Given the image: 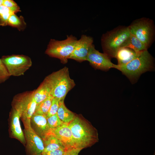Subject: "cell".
Listing matches in <instances>:
<instances>
[{"label":"cell","instance_id":"6da1fadb","mask_svg":"<svg viewBox=\"0 0 155 155\" xmlns=\"http://www.w3.org/2000/svg\"><path fill=\"white\" fill-rule=\"evenodd\" d=\"M75 148L82 150L90 146L98 140L97 133L87 121L78 116L68 123Z\"/></svg>","mask_w":155,"mask_h":155},{"label":"cell","instance_id":"7a4b0ae2","mask_svg":"<svg viewBox=\"0 0 155 155\" xmlns=\"http://www.w3.org/2000/svg\"><path fill=\"white\" fill-rule=\"evenodd\" d=\"M154 68L153 58L146 50L140 53L135 58L126 64L116 65L115 68L121 72L131 81L134 82L142 74Z\"/></svg>","mask_w":155,"mask_h":155},{"label":"cell","instance_id":"3957f363","mask_svg":"<svg viewBox=\"0 0 155 155\" xmlns=\"http://www.w3.org/2000/svg\"><path fill=\"white\" fill-rule=\"evenodd\" d=\"M45 79L50 87L51 95L59 101L64 100L67 94L75 85L66 67L52 73Z\"/></svg>","mask_w":155,"mask_h":155},{"label":"cell","instance_id":"277c9868","mask_svg":"<svg viewBox=\"0 0 155 155\" xmlns=\"http://www.w3.org/2000/svg\"><path fill=\"white\" fill-rule=\"evenodd\" d=\"M130 34L128 26H122L103 34L101 42L104 53L110 58H115L117 51Z\"/></svg>","mask_w":155,"mask_h":155},{"label":"cell","instance_id":"5b68a950","mask_svg":"<svg viewBox=\"0 0 155 155\" xmlns=\"http://www.w3.org/2000/svg\"><path fill=\"white\" fill-rule=\"evenodd\" d=\"M77 39L72 35L67 36L65 40L51 39L45 51L50 57L58 58L61 63H66L75 48Z\"/></svg>","mask_w":155,"mask_h":155},{"label":"cell","instance_id":"8992f818","mask_svg":"<svg viewBox=\"0 0 155 155\" xmlns=\"http://www.w3.org/2000/svg\"><path fill=\"white\" fill-rule=\"evenodd\" d=\"M130 33L141 41L148 49L154 41L155 27L153 21L143 17L136 19L128 26Z\"/></svg>","mask_w":155,"mask_h":155},{"label":"cell","instance_id":"52a82bcc","mask_svg":"<svg viewBox=\"0 0 155 155\" xmlns=\"http://www.w3.org/2000/svg\"><path fill=\"white\" fill-rule=\"evenodd\" d=\"M33 91L27 92L16 96L13 107L20 112V118L25 126L31 125L30 119L34 114L37 103L34 99Z\"/></svg>","mask_w":155,"mask_h":155},{"label":"cell","instance_id":"ba28073f","mask_svg":"<svg viewBox=\"0 0 155 155\" xmlns=\"http://www.w3.org/2000/svg\"><path fill=\"white\" fill-rule=\"evenodd\" d=\"M1 59L10 76H19L24 75L32 64L31 58L24 55L3 56Z\"/></svg>","mask_w":155,"mask_h":155},{"label":"cell","instance_id":"9c48e42d","mask_svg":"<svg viewBox=\"0 0 155 155\" xmlns=\"http://www.w3.org/2000/svg\"><path fill=\"white\" fill-rule=\"evenodd\" d=\"M24 127L25 137L28 155H41L44 149L42 139L35 132L31 125Z\"/></svg>","mask_w":155,"mask_h":155},{"label":"cell","instance_id":"30bf717a","mask_svg":"<svg viewBox=\"0 0 155 155\" xmlns=\"http://www.w3.org/2000/svg\"><path fill=\"white\" fill-rule=\"evenodd\" d=\"M86 61L95 68L102 70L108 71L111 68H115L116 65L111 62L110 58L107 55L96 50L94 44L90 49Z\"/></svg>","mask_w":155,"mask_h":155},{"label":"cell","instance_id":"8fae6325","mask_svg":"<svg viewBox=\"0 0 155 155\" xmlns=\"http://www.w3.org/2000/svg\"><path fill=\"white\" fill-rule=\"evenodd\" d=\"M93 42V38L85 35L78 40L73 52L69 57L79 62L86 61L87 58Z\"/></svg>","mask_w":155,"mask_h":155},{"label":"cell","instance_id":"7c38bea8","mask_svg":"<svg viewBox=\"0 0 155 155\" xmlns=\"http://www.w3.org/2000/svg\"><path fill=\"white\" fill-rule=\"evenodd\" d=\"M49 131L61 141L67 150L75 148L68 124L64 123L61 126Z\"/></svg>","mask_w":155,"mask_h":155},{"label":"cell","instance_id":"4fadbf2b","mask_svg":"<svg viewBox=\"0 0 155 155\" xmlns=\"http://www.w3.org/2000/svg\"><path fill=\"white\" fill-rule=\"evenodd\" d=\"M10 122V129L13 136L21 142L25 143L26 140L23 132L22 129L20 119V112L19 109L13 107Z\"/></svg>","mask_w":155,"mask_h":155},{"label":"cell","instance_id":"5bb4252c","mask_svg":"<svg viewBox=\"0 0 155 155\" xmlns=\"http://www.w3.org/2000/svg\"><path fill=\"white\" fill-rule=\"evenodd\" d=\"M30 123L32 128L41 138L49 131L46 115L34 113L31 118Z\"/></svg>","mask_w":155,"mask_h":155},{"label":"cell","instance_id":"9a60e30c","mask_svg":"<svg viewBox=\"0 0 155 155\" xmlns=\"http://www.w3.org/2000/svg\"><path fill=\"white\" fill-rule=\"evenodd\" d=\"M42 139L44 147L43 152L57 149L67 150L61 141L50 131Z\"/></svg>","mask_w":155,"mask_h":155},{"label":"cell","instance_id":"2e32d148","mask_svg":"<svg viewBox=\"0 0 155 155\" xmlns=\"http://www.w3.org/2000/svg\"><path fill=\"white\" fill-rule=\"evenodd\" d=\"M140 53H136L128 48H121L117 51L115 57L118 61L117 65H123L127 63L135 58Z\"/></svg>","mask_w":155,"mask_h":155},{"label":"cell","instance_id":"e0dca14e","mask_svg":"<svg viewBox=\"0 0 155 155\" xmlns=\"http://www.w3.org/2000/svg\"><path fill=\"white\" fill-rule=\"evenodd\" d=\"M51 89L46 80L44 79L38 88L33 91V96L37 104L43 101L50 95Z\"/></svg>","mask_w":155,"mask_h":155},{"label":"cell","instance_id":"ac0fdd59","mask_svg":"<svg viewBox=\"0 0 155 155\" xmlns=\"http://www.w3.org/2000/svg\"><path fill=\"white\" fill-rule=\"evenodd\" d=\"M121 47L129 48L137 53L148 50V49L141 41L131 34L123 44Z\"/></svg>","mask_w":155,"mask_h":155},{"label":"cell","instance_id":"d6986e66","mask_svg":"<svg viewBox=\"0 0 155 155\" xmlns=\"http://www.w3.org/2000/svg\"><path fill=\"white\" fill-rule=\"evenodd\" d=\"M57 114L59 119L65 123H69L75 116V115L65 106L64 100L59 101Z\"/></svg>","mask_w":155,"mask_h":155},{"label":"cell","instance_id":"ffe728a7","mask_svg":"<svg viewBox=\"0 0 155 155\" xmlns=\"http://www.w3.org/2000/svg\"><path fill=\"white\" fill-rule=\"evenodd\" d=\"M53 97L50 95L47 98L37 104L34 113L46 115L51 106Z\"/></svg>","mask_w":155,"mask_h":155},{"label":"cell","instance_id":"44dd1931","mask_svg":"<svg viewBox=\"0 0 155 155\" xmlns=\"http://www.w3.org/2000/svg\"><path fill=\"white\" fill-rule=\"evenodd\" d=\"M7 24V25L16 28L19 30L24 29L26 26L24 18L22 16L18 17L14 13L10 16Z\"/></svg>","mask_w":155,"mask_h":155},{"label":"cell","instance_id":"7402d4cb","mask_svg":"<svg viewBox=\"0 0 155 155\" xmlns=\"http://www.w3.org/2000/svg\"><path fill=\"white\" fill-rule=\"evenodd\" d=\"M13 13L9 9L4 6H0V25L2 26L7 25L9 18Z\"/></svg>","mask_w":155,"mask_h":155},{"label":"cell","instance_id":"603a6c76","mask_svg":"<svg viewBox=\"0 0 155 155\" xmlns=\"http://www.w3.org/2000/svg\"><path fill=\"white\" fill-rule=\"evenodd\" d=\"M48 127L50 130L55 129L64 123L59 118L57 114L47 117Z\"/></svg>","mask_w":155,"mask_h":155},{"label":"cell","instance_id":"cb8c5ba5","mask_svg":"<svg viewBox=\"0 0 155 155\" xmlns=\"http://www.w3.org/2000/svg\"><path fill=\"white\" fill-rule=\"evenodd\" d=\"M3 5L9 9L14 13L21 11L19 6L13 0H4Z\"/></svg>","mask_w":155,"mask_h":155},{"label":"cell","instance_id":"d4e9b609","mask_svg":"<svg viewBox=\"0 0 155 155\" xmlns=\"http://www.w3.org/2000/svg\"><path fill=\"white\" fill-rule=\"evenodd\" d=\"M10 76L5 65L0 59V83L5 82Z\"/></svg>","mask_w":155,"mask_h":155},{"label":"cell","instance_id":"484cf974","mask_svg":"<svg viewBox=\"0 0 155 155\" xmlns=\"http://www.w3.org/2000/svg\"><path fill=\"white\" fill-rule=\"evenodd\" d=\"M59 101L57 98L53 97L51 106L46 115L47 117L57 114L59 106Z\"/></svg>","mask_w":155,"mask_h":155},{"label":"cell","instance_id":"4316f807","mask_svg":"<svg viewBox=\"0 0 155 155\" xmlns=\"http://www.w3.org/2000/svg\"><path fill=\"white\" fill-rule=\"evenodd\" d=\"M66 150L57 149L53 151L43 152L41 155H65Z\"/></svg>","mask_w":155,"mask_h":155},{"label":"cell","instance_id":"83f0119b","mask_svg":"<svg viewBox=\"0 0 155 155\" xmlns=\"http://www.w3.org/2000/svg\"><path fill=\"white\" fill-rule=\"evenodd\" d=\"M82 149L73 148L66 150L65 155H78Z\"/></svg>","mask_w":155,"mask_h":155},{"label":"cell","instance_id":"f1b7e54d","mask_svg":"<svg viewBox=\"0 0 155 155\" xmlns=\"http://www.w3.org/2000/svg\"><path fill=\"white\" fill-rule=\"evenodd\" d=\"M4 0H0V6L3 5Z\"/></svg>","mask_w":155,"mask_h":155}]
</instances>
